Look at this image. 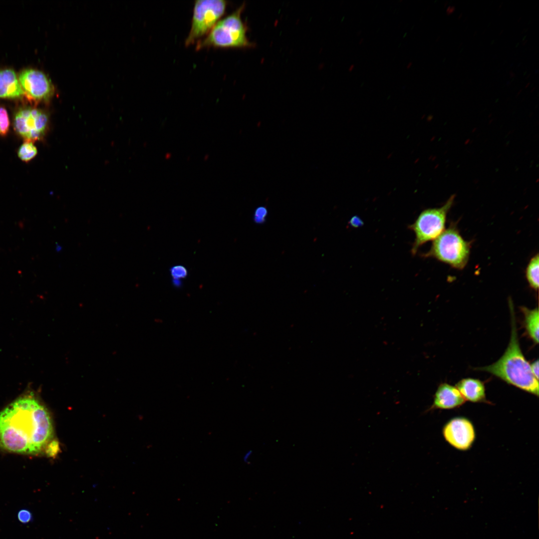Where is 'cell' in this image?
Instances as JSON below:
<instances>
[{
	"label": "cell",
	"instance_id": "4fadbf2b",
	"mask_svg": "<svg viewBox=\"0 0 539 539\" xmlns=\"http://www.w3.org/2000/svg\"><path fill=\"white\" fill-rule=\"evenodd\" d=\"M524 315V325L529 337L536 344L539 343V315L538 307L530 309L521 308Z\"/></svg>",
	"mask_w": 539,
	"mask_h": 539
},
{
	"label": "cell",
	"instance_id": "cb8c5ba5",
	"mask_svg": "<svg viewBox=\"0 0 539 539\" xmlns=\"http://www.w3.org/2000/svg\"><path fill=\"white\" fill-rule=\"evenodd\" d=\"M173 283L176 286H179L180 284V281L178 279H174Z\"/></svg>",
	"mask_w": 539,
	"mask_h": 539
},
{
	"label": "cell",
	"instance_id": "d6986e66",
	"mask_svg": "<svg viewBox=\"0 0 539 539\" xmlns=\"http://www.w3.org/2000/svg\"><path fill=\"white\" fill-rule=\"evenodd\" d=\"M46 447V453L49 455L52 456L56 454L58 449V444L56 441H53L48 444Z\"/></svg>",
	"mask_w": 539,
	"mask_h": 539
},
{
	"label": "cell",
	"instance_id": "44dd1931",
	"mask_svg": "<svg viewBox=\"0 0 539 539\" xmlns=\"http://www.w3.org/2000/svg\"><path fill=\"white\" fill-rule=\"evenodd\" d=\"M531 371L535 377L539 380V360H537L530 364Z\"/></svg>",
	"mask_w": 539,
	"mask_h": 539
},
{
	"label": "cell",
	"instance_id": "ffe728a7",
	"mask_svg": "<svg viewBox=\"0 0 539 539\" xmlns=\"http://www.w3.org/2000/svg\"><path fill=\"white\" fill-rule=\"evenodd\" d=\"M267 214V210L263 207L259 208L256 212L255 217L256 220L261 222L264 219V217Z\"/></svg>",
	"mask_w": 539,
	"mask_h": 539
},
{
	"label": "cell",
	"instance_id": "4316f807",
	"mask_svg": "<svg viewBox=\"0 0 539 539\" xmlns=\"http://www.w3.org/2000/svg\"><path fill=\"white\" fill-rule=\"evenodd\" d=\"M362 42H363V38L360 39V41H359V44H361Z\"/></svg>",
	"mask_w": 539,
	"mask_h": 539
},
{
	"label": "cell",
	"instance_id": "8fae6325",
	"mask_svg": "<svg viewBox=\"0 0 539 539\" xmlns=\"http://www.w3.org/2000/svg\"><path fill=\"white\" fill-rule=\"evenodd\" d=\"M23 96L24 93L14 70L0 69V98L16 99Z\"/></svg>",
	"mask_w": 539,
	"mask_h": 539
},
{
	"label": "cell",
	"instance_id": "7402d4cb",
	"mask_svg": "<svg viewBox=\"0 0 539 539\" xmlns=\"http://www.w3.org/2000/svg\"><path fill=\"white\" fill-rule=\"evenodd\" d=\"M252 451H248V452H247L246 453V454L244 455V458H243L244 462H245L246 463L249 462V461L250 458V457H251V456L252 455Z\"/></svg>",
	"mask_w": 539,
	"mask_h": 539
},
{
	"label": "cell",
	"instance_id": "ba28073f",
	"mask_svg": "<svg viewBox=\"0 0 539 539\" xmlns=\"http://www.w3.org/2000/svg\"><path fill=\"white\" fill-rule=\"evenodd\" d=\"M18 80L24 96L30 102L47 101L54 95L55 88L51 80L43 72L26 68L19 73Z\"/></svg>",
	"mask_w": 539,
	"mask_h": 539
},
{
	"label": "cell",
	"instance_id": "e0dca14e",
	"mask_svg": "<svg viewBox=\"0 0 539 539\" xmlns=\"http://www.w3.org/2000/svg\"><path fill=\"white\" fill-rule=\"evenodd\" d=\"M170 271L174 279H179V278L185 277L187 275L186 269L182 266H176L172 267Z\"/></svg>",
	"mask_w": 539,
	"mask_h": 539
},
{
	"label": "cell",
	"instance_id": "ac0fdd59",
	"mask_svg": "<svg viewBox=\"0 0 539 539\" xmlns=\"http://www.w3.org/2000/svg\"><path fill=\"white\" fill-rule=\"evenodd\" d=\"M17 518L20 523L26 524L31 521L32 516L30 511L26 509H23L18 512L17 514Z\"/></svg>",
	"mask_w": 539,
	"mask_h": 539
},
{
	"label": "cell",
	"instance_id": "8992f818",
	"mask_svg": "<svg viewBox=\"0 0 539 539\" xmlns=\"http://www.w3.org/2000/svg\"><path fill=\"white\" fill-rule=\"evenodd\" d=\"M227 1L223 0L195 1L191 26L185 45L193 44L207 35L225 13Z\"/></svg>",
	"mask_w": 539,
	"mask_h": 539
},
{
	"label": "cell",
	"instance_id": "5bb4252c",
	"mask_svg": "<svg viewBox=\"0 0 539 539\" xmlns=\"http://www.w3.org/2000/svg\"><path fill=\"white\" fill-rule=\"evenodd\" d=\"M539 256L537 253L531 258L526 269L525 275L530 287L535 291L539 289Z\"/></svg>",
	"mask_w": 539,
	"mask_h": 539
},
{
	"label": "cell",
	"instance_id": "5b68a950",
	"mask_svg": "<svg viewBox=\"0 0 539 539\" xmlns=\"http://www.w3.org/2000/svg\"><path fill=\"white\" fill-rule=\"evenodd\" d=\"M455 197V195L451 196L439 208L423 210L415 221L409 226L408 228L415 236L411 249L413 255L416 254L421 246L435 240L445 230L447 215L453 205Z\"/></svg>",
	"mask_w": 539,
	"mask_h": 539
},
{
	"label": "cell",
	"instance_id": "7a4b0ae2",
	"mask_svg": "<svg viewBox=\"0 0 539 539\" xmlns=\"http://www.w3.org/2000/svg\"><path fill=\"white\" fill-rule=\"evenodd\" d=\"M511 316V335L502 356L490 365L476 369L488 372L526 392L539 396V381L532 373L530 364L524 357L519 341L514 306L509 302Z\"/></svg>",
	"mask_w": 539,
	"mask_h": 539
},
{
	"label": "cell",
	"instance_id": "d4e9b609",
	"mask_svg": "<svg viewBox=\"0 0 539 539\" xmlns=\"http://www.w3.org/2000/svg\"><path fill=\"white\" fill-rule=\"evenodd\" d=\"M412 65V62H409V63H408L407 64V66H406V68H407V69H409V68H410V67H411Z\"/></svg>",
	"mask_w": 539,
	"mask_h": 539
},
{
	"label": "cell",
	"instance_id": "484cf974",
	"mask_svg": "<svg viewBox=\"0 0 539 539\" xmlns=\"http://www.w3.org/2000/svg\"><path fill=\"white\" fill-rule=\"evenodd\" d=\"M354 68V64H351L349 67V70L350 71H352L353 70Z\"/></svg>",
	"mask_w": 539,
	"mask_h": 539
},
{
	"label": "cell",
	"instance_id": "277c9868",
	"mask_svg": "<svg viewBox=\"0 0 539 539\" xmlns=\"http://www.w3.org/2000/svg\"><path fill=\"white\" fill-rule=\"evenodd\" d=\"M471 248V242L463 238L455 223H451L433 241L430 250L421 256L423 258L435 259L453 268L461 270L468 262Z\"/></svg>",
	"mask_w": 539,
	"mask_h": 539
},
{
	"label": "cell",
	"instance_id": "52a82bcc",
	"mask_svg": "<svg viewBox=\"0 0 539 539\" xmlns=\"http://www.w3.org/2000/svg\"><path fill=\"white\" fill-rule=\"evenodd\" d=\"M48 123V115L38 108L20 107L14 115V129L26 141L33 142L42 138L47 130Z\"/></svg>",
	"mask_w": 539,
	"mask_h": 539
},
{
	"label": "cell",
	"instance_id": "9c48e42d",
	"mask_svg": "<svg viewBox=\"0 0 539 539\" xmlns=\"http://www.w3.org/2000/svg\"><path fill=\"white\" fill-rule=\"evenodd\" d=\"M443 435L451 446L461 451L469 450L474 443L476 433L473 423L468 419L457 417L450 420L443 427Z\"/></svg>",
	"mask_w": 539,
	"mask_h": 539
},
{
	"label": "cell",
	"instance_id": "603a6c76",
	"mask_svg": "<svg viewBox=\"0 0 539 539\" xmlns=\"http://www.w3.org/2000/svg\"><path fill=\"white\" fill-rule=\"evenodd\" d=\"M455 9H456L455 7L454 6H451V5L447 7V10H446L447 14L448 15L451 14L452 13H453L455 11Z\"/></svg>",
	"mask_w": 539,
	"mask_h": 539
},
{
	"label": "cell",
	"instance_id": "7c38bea8",
	"mask_svg": "<svg viewBox=\"0 0 539 539\" xmlns=\"http://www.w3.org/2000/svg\"><path fill=\"white\" fill-rule=\"evenodd\" d=\"M456 387L465 400L474 403L487 402L485 387L480 380L464 378L457 383Z\"/></svg>",
	"mask_w": 539,
	"mask_h": 539
},
{
	"label": "cell",
	"instance_id": "6da1fadb",
	"mask_svg": "<svg viewBox=\"0 0 539 539\" xmlns=\"http://www.w3.org/2000/svg\"><path fill=\"white\" fill-rule=\"evenodd\" d=\"M51 419L32 393L17 398L0 412V447L19 454H36L53 437Z\"/></svg>",
	"mask_w": 539,
	"mask_h": 539
},
{
	"label": "cell",
	"instance_id": "3957f363",
	"mask_svg": "<svg viewBox=\"0 0 539 539\" xmlns=\"http://www.w3.org/2000/svg\"><path fill=\"white\" fill-rule=\"evenodd\" d=\"M245 4L219 20L207 36L197 43L196 49L213 47L245 48L253 46L247 36V27L241 15Z\"/></svg>",
	"mask_w": 539,
	"mask_h": 539
},
{
	"label": "cell",
	"instance_id": "30bf717a",
	"mask_svg": "<svg viewBox=\"0 0 539 539\" xmlns=\"http://www.w3.org/2000/svg\"><path fill=\"white\" fill-rule=\"evenodd\" d=\"M465 401L456 386L443 383L437 389L433 404L428 411L456 408L462 406Z\"/></svg>",
	"mask_w": 539,
	"mask_h": 539
},
{
	"label": "cell",
	"instance_id": "9a60e30c",
	"mask_svg": "<svg viewBox=\"0 0 539 539\" xmlns=\"http://www.w3.org/2000/svg\"><path fill=\"white\" fill-rule=\"evenodd\" d=\"M37 153V148L33 142L25 140L19 147L17 155L21 160L28 162L35 157Z\"/></svg>",
	"mask_w": 539,
	"mask_h": 539
},
{
	"label": "cell",
	"instance_id": "2e32d148",
	"mask_svg": "<svg viewBox=\"0 0 539 539\" xmlns=\"http://www.w3.org/2000/svg\"><path fill=\"white\" fill-rule=\"evenodd\" d=\"M9 119L6 109L0 106V136H6L9 129Z\"/></svg>",
	"mask_w": 539,
	"mask_h": 539
}]
</instances>
